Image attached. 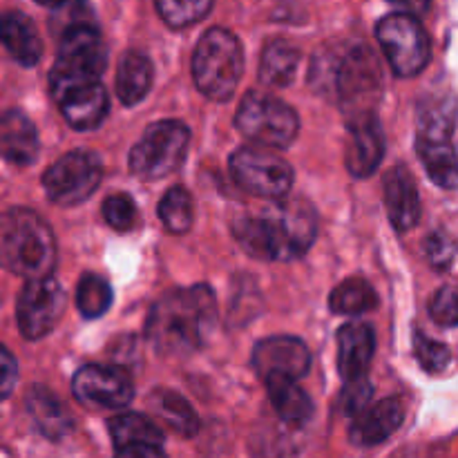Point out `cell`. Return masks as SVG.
<instances>
[{
    "label": "cell",
    "instance_id": "cell-1",
    "mask_svg": "<svg viewBox=\"0 0 458 458\" xmlns=\"http://www.w3.org/2000/svg\"><path fill=\"white\" fill-rule=\"evenodd\" d=\"M217 325V300L208 284L173 289L152 304L146 338L161 356L183 358L204 347Z\"/></svg>",
    "mask_w": 458,
    "mask_h": 458
},
{
    "label": "cell",
    "instance_id": "cell-2",
    "mask_svg": "<svg viewBox=\"0 0 458 458\" xmlns=\"http://www.w3.org/2000/svg\"><path fill=\"white\" fill-rule=\"evenodd\" d=\"M233 235L250 258L293 262L307 255L318 235V213L304 197L273 201L258 217H240Z\"/></svg>",
    "mask_w": 458,
    "mask_h": 458
},
{
    "label": "cell",
    "instance_id": "cell-3",
    "mask_svg": "<svg viewBox=\"0 0 458 458\" xmlns=\"http://www.w3.org/2000/svg\"><path fill=\"white\" fill-rule=\"evenodd\" d=\"M311 81L320 92H331L344 107L347 119L374 112L380 94V65L365 43H356L340 54H320L311 67Z\"/></svg>",
    "mask_w": 458,
    "mask_h": 458
},
{
    "label": "cell",
    "instance_id": "cell-4",
    "mask_svg": "<svg viewBox=\"0 0 458 458\" xmlns=\"http://www.w3.org/2000/svg\"><path fill=\"white\" fill-rule=\"evenodd\" d=\"M0 258L4 268L27 282L52 277L56 267V237L34 210L9 208L0 222Z\"/></svg>",
    "mask_w": 458,
    "mask_h": 458
},
{
    "label": "cell",
    "instance_id": "cell-5",
    "mask_svg": "<svg viewBox=\"0 0 458 458\" xmlns=\"http://www.w3.org/2000/svg\"><path fill=\"white\" fill-rule=\"evenodd\" d=\"M456 98L441 94L420 103L416 128V155L437 186L458 188V152L452 143L456 125Z\"/></svg>",
    "mask_w": 458,
    "mask_h": 458
},
{
    "label": "cell",
    "instance_id": "cell-6",
    "mask_svg": "<svg viewBox=\"0 0 458 458\" xmlns=\"http://www.w3.org/2000/svg\"><path fill=\"white\" fill-rule=\"evenodd\" d=\"M244 74V49L240 38L224 27H213L192 54V81L210 101H228Z\"/></svg>",
    "mask_w": 458,
    "mask_h": 458
},
{
    "label": "cell",
    "instance_id": "cell-7",
    "mask_svg": "<svg viewBox=\"0 0 458 458\" xmlns=\"http://www.w3.org/2000/svg\"><path fill=\"white\" fill-rule=\"evenodd\" d=\"M235 125L249 141L273 150H284L300 132V116L289 103L268 92H249L235 112Z\"/></svg>",
    "mask_w": 458,
    "mask_h": 458
},
{
    "label": "cell",
    "instance_id": "cell-8",
    "mask_svg": "<svg viewBox=\"0 0 458 458\" xmlns=\"http://www.w3.org/2000/svg\"><path fill=\"white\" fill-rule=\"evenodd\" d=\"M188 143H191V130L182 121L165 119L148 125L143 137L130 150V173L143 182L168 177L182 165Z\"/></svg>",
    "mask_w": 458,
    "mask_h": 458
},
{
    "label": "cell",
    "instance_id": "cell-9",
    "mask_svg": "<svg viewBox=\"0 0 458 458\" xmlns=\"http://www.w3.org/2000/svg\"><path fill=\"white\" fill-rule=\"evenodd\" d=\"M376 38H378L394 74L401 79L420 74L432 58L428 31L414 13L396 12L383 16L376 25Z\"/></svg>",
    "mask_w": 458,
    "mask_h": 458
},
{
    "label": "cell",
    "instance_id": "cell-10",
    "mask_svg": "<svg viewBox=\"0 0 458 458\" xmlns=\"http://www.w3.org/2000/svg\"><path fill=\"white\" fill-rule=\"evenodd\" d=\"M233 179L246 192L267 199H286L293 186V168L277 152L262 146L237 148L228 161Z\"/></svg>",
    "mask_w": 458,
    "mask_h": 458
},
{
    "label": "cell",
    "instance_id": "cell-11",
    "mask_svg": "<svg viewBox=\"0 0 458 458\" xmlns=\"http://www.w3.org/2000/svg\"><path fill=\"white\" fill-rule=\"evenodd\" d=\"M103 177L101 157L92 150H72L43 173V188L58 206H76L88 199Z\"/></svg>",
    "mask_w": 458,
    "mask_h": 458
},
{
    "label": "cell",
    "instance_id": "cell-12",
    "mask_svg": "<svg viewBox=\"0 0 458 458\" xmlns=\"http://www.w3.org/2000/svg\"><path fill=\"white\" fill-rule=\"evenodd\" d=\"M65 304V289L54 277L27 282L16 300L18 329L27 340L45 338L63 318Z\"/></svg>",
    "mask_w": 458,
    "mask_h": 458
},
{
    "label": "cell",
    "instance_id": "cell-13",
    "mask_svg": "<svg viewBox=\"0 0 458 458\" xmlns=\"http://www.w3.org/2000/svg\"><path fill=\"white\" fill-rule=\"evenodd\" d=\"M72 394L89 410H125L134 398V385L119 365H85L72 376Z\"/></svg>",
    "mask_w": 458,
    "mask_h": 458
},
{
    "label": "cell",
    "instance_id": "cell-14",
    "mask_svg": "<svg viewBox=\"0 0 458 458\" xmlns=\"http://www.w3.org/2000/svg\"><path fill=\"white\" fill-rule=\"evenodd\" d=\"M250 362L262 380L289 378L298 383L311 369V352L295 335H271L255 344Z\"/></svg>",
    "mask_w": 458,
    "mask_h": 458
},
{
    "label": "cell",
    "instance_id": "cell-15",
    "mask_svg": "<svg viewBox=\"0 0 458 458\" xmlns=\"http://www.w3.org/2000/svg\"><path fill=\"white\" fill-rule=\"evenodd\" d=\"M385 155V134L376 112L358 114L347 125V159L349 173L356 179H367L376 173Z\"/></svg>",
    "mask_w": 458,
    "mask_h": 458
},
{
    "label": "cell",
    "instance_id": "cell-16",
    "mask_svg": "<svg viewBox=\"0 0 458 458\" xmlns=\"http://www.w3.org/2000/svg\"><path fill=\"white\" fill-rule=\"evenodd\" d=\"M383 191L385 208H387L392 226L398 233L411 231L420 219V195L414 174L407 170V165H394L385 174Z\"/></svg>",
    "mask_w": 458,
    "mask_h": 458
},
{
    "label": "cell",
    "instance_id": "cell-17",
    "mask_svg": "<svg viewBox=\"0 0 458 458\" xmlns=\"http://www.w3.org/2000/svg\"><path fill=\"white\" fill-rule=\"evenodd\" d=\"M376 353V334L367 322H347L338 331V371L344 383L367 378Z\"/></svg>",
    "mask_w": 458,
    "mask_h": 458
},
{
    "label": "cell",
    "instance_id": "cell-18",
    "mask_svg": "<svg viewBox=\"0 0 458 458\" xmlns=\"http://www.w3.org/2000/svg\"><path fill=\"white\" fill-rule=\"evenodd\" d=\"M405 420V410L396 398H385L358 416L349 429V441L358 447H374L394 437Z\"/></svg>",
    "mask_w": 458,
    "mask_h": 458
},
{
    "label": "cell",
    "instance_id": "cell-19",
    "mask_svg": "<svg viewBox=\"0 0 458 458\" xmlns=\"http://www.w3.org/2000/svg\"><path fill=\"white\" fill-rule=\"evenodd\" d=\"M0 148L4 161L30 165L40 155V137L36 125L21 110H4L0 119Z\"/></svg>",
    "mask_w": 458,
    "mask_h": 458
},
{
    "label": "cell",
    "instance_id": "cell-20",
    "mask_svg": "<svg viewBox=\"0 0 458 458\" xmlns=\"http://www.w3.org/2000/svg\"><path fill=\"white\" fill-rule=\"evenodd\" d=\"M25 407L36 429L52 441L67 437L74 429V419L70 416L67 407L52 389L43 387V385H31L27 389Z\"/></svg>",
    "mask_w": 458,
    "mask_h": 458
},
{
    "label": "cell",
    "instance_id": "cell-21",
    "mask_svg": "<svg viewBox=\"0 0 458 458\" xmlns=\"http://www.w3.org/2000/svg\"><path fill=\"white\" fill-rule=\"evenodd\" d=\"M54 101H56L61 114L65 116V121L74 130L98 128L101 121L107 116V112H110V98H107L103 83L92 85V88L74 89V92L63 94V97L54 98Z\"/></svg>",
    "mask_w": 458,
    "mask_h": 458
},
{
    "label": "cell",
    "instance_id": "cell-22",
    "mask_svg": "<svg viewBox=\"0 0 458 458\" xmlns=\"http://www.w3.org/2000/svg\"><path fill=\"white\" fill-rule=\"evenodd\" d=\"M0 38L16 63L34 67L43 54V40L30 16L21 12H4L0 18Z\"/></svg>",
    "mask_w": 458,
    "mask_h": 458
},
{
    "label": "cell",
    "instance_id": "cell-23",
    "mask_svg": "<svg viewBox=\"0 0 458 458\" xmlns=\"http://www.w3.org/2000/svg\"><path fill=\"white\" fill-rule=\"evenodd\" d=\"M155 81L152 61L141 52H125L116 67V94L123 106L132 107L148 97Z\"/></svg>",
    "mask_w": 458,
    "mask_h": 458
},
{
    "label": "cell",
    "instance_id": "cell-24",
    "mask_svg": "<svg viewBox=\"0 0 458 458\" xmlns=\"http://www.w3.org/2000/svg\"><path fill=\"white\" fill-rule=\"evenodd\" d=\"M300 67V49L284 38L264 45L259 58V81L271 88H286L295 81Z\"/></svg>",
    "mask_w": 458,
    "mask_h": 458
},
{
    "label": "cell",
    "instance_id": "cell-25",
    "mask_svg": "<svg viewBox=\"0 0 458 458\" xmlns=\"http://www.w3.org/2000/svg\"><path fill=\"white\" fill-rule=\"evenodd\" d=\"M273 410L284 423L304 425L313 416V401L295 380L268 378L264 380Z\"/></svg>",
    "mask_w": 458,
    "mask_h": 458
},
{
    "label": "cell",
    "instance_id": "cell-26",
    "mask_svg": "<svg viewBox=\"0 0 458 458\" xmlns=\"http://www.w3.org/2000/svg\"><path fill=\"white\" fill-rule=\"evenodd\" d=\"M107 429L116 450L130 445H164V432L146 414H116L107 420Z\"/></svg>",
    "mask_w": 458,
    "mask_h": 458
},
{
    "label": "cell",
    "instance_id": "cell-27",
    "mask_svg": "<svg viewBox=\"0 0 458 458\" xmlns=\"http://www.w3.org/2000/svg\"><path fill=\"white\" fill-rule=\"evenodd\" d=\"M150 410L155 411L157 419L164 420L173 432L182 437H195L199 429V419L182 394H174L170 389H155L150 394Z\"/></svg>",
    "mask_w": 458,
    "mask_h": 458
},
{
    "label": "cell",
    "instance_id": "cell-28",
    "mask_svg": "<svg viewBox=\"0 0 458 458\" xmlns=\"http://www.w3.org/2000/svg\"><path fill=\"white\" fill-rule=\"evenodd\" d=\"M378 304L374 286L365 277H347L329 295V307L340 316H360Z\"/></svg>",
    "mask_w": 458,
    "mask_h": 458
},
{
    "label": "cell",
    "instance_id": "cell-29",
    "mask_svg": "<svg viewBox=\"0 0 458 458\" xmlns=\"http://www.w3.org/2000/svg\"><path fill=\"white\" fill-rule=\"evenodd\" d=\"M159 219L164 226L174 235H183L192 228V219H195V208H192L191 192L183 186H173L164 192L159 206H157Z\"/></svg>",
    "mask_w": 458,
    "mask_h": 458
},
{
    "label": "cell",
    "instance_id": "cell-30",
    "mask_svg": "<svg viewBox=\"0 0 458 458\" xmlns=\"http://www.w3.org/2000/svg\"><path fill=\"white\" fill-rule=\"evenodd\" d=\"M112 304V286L106 277L97 273H85L76 284V307L81 316L94 320L101 318Z\"/></svg>",
    "mask_w": 458,
    "mask_h": 458
},
{
    "label": "cell",
    "instance_id": "cell-31",
    "mask_svg": "<svg viewBox=\"0 0 458 458\" xmlns=\"http://www.w3.org/2000/svg\"><path fill=\"white\" fill-rule=\"evenodd\" d=\"M157 12L173 30H183L192 22L201 21L213 9L210 0H157Z\"/></svg>",
    "mask_w": 458,
    "mask_h": 458
},
{
    "label": "cell",
    "instance_id": "cell-32",
    "mask_svg": "<svg viewBox=\"0 0 458 458\" xmlns=\"http://www.w3.org/2000/svg\"><path fill=\"white\" fill-rule=\"evenodd\" d=\"M414 356L423 371L428 374H443L452 360V353L447 344L437 343V340L428 338L425 334L416 331L414 334Z\"/></svg>",
    "mask_w": 458,
    "mask_h": 458
},
{
    "label": "cell",
    "instance_id": "cell-33",
    "mask_svg": "<svg viewBox=\"0 0 458 458\" xmlns=\"http://www.w3.org/2000/svg\"><path fill=\"white\" fill-rule=\"evenodd\" d=\"M101 210H103V219H106L114 231L128 233L137 226L139 210L130 195H121V192L110 195L106 201H103Z\"/></svg>",
    "mask_w": 458,
    "mask_h": 458
},
{
    "label": "cell",
    "instance_id": "cell-34",
    "mask_svg": "<svg viewBox=\"0 0 458 458\" xmlns=\"http://www.w3.org/2000/svg\"><path fill=\"white\" fill-rule=\"evenodd\" d=\"M371 396H374V387L367 378L353 380V383H344L343 392H340V411L344 416H352V419H358V416L365 414L369 410Z\"/></svg>",
    "mask_w": 458,
    "mask_h": 458
},
{
    "label": "cell",
    "instance_id": "cell-35",
    "mask_svg": "<svg viewBox=\"0 0 458 458\" xmlns=\"http://www.w3.org/2000/svg\"><path fill=\"white\" fill-rule=\"evenodd\" d=\"M429 318L438 327H458V291L443 286L429 300Z\"/></svg>",
    "mask_w": 458,
    "mask_h": 458
},
{
    "label": "cell",
    "instance_id": "cell-36",
    "mask_svg": "<svg viewBox=\"0 0 458 458\" xmlns=\"http://www.w3.org/2000/svg\"><path fill=\"white\" fill-rule=\"evenodd\" d=\"M425 255H428L429 264L437 268H447L456 258V244L445 235V233H432L428 240L423 242Z\"/></svg>",
    "mask_w": 458,
    "mask_h": 458
},
{
    "label": "cell",
    "instance_id": "cell-37",
    "mask_svg": "<svg viewBox=\"0 0 458 458\" xmlns=\"http://www.w3.org/2000/svg\"><path fill=\"white\" fill-rule=\"evenodd\" d=\"M0 365H3V385H0V394H3V398H9V394H12L13 385H16L18 380V365L7 347H3V360H0Z\"/></svg>",
    "mask_w": 458,
    "mask_h": 458
},
{
    "label": "cell",
    "instance_id": "cell-38",
    "mask_svg": "<svg viewBox=\"0 0 458 458\" xmlns=\"http://www.w3.org/2000/svg\"><path fill=\"white\" fill-rule=\"evenodd\" d=\"M114 458H165V454L157 445H130L123 450H116Z\"/></svg>",
    "mask_w": 458,
    "mask_h": 458
}]
</instances>
